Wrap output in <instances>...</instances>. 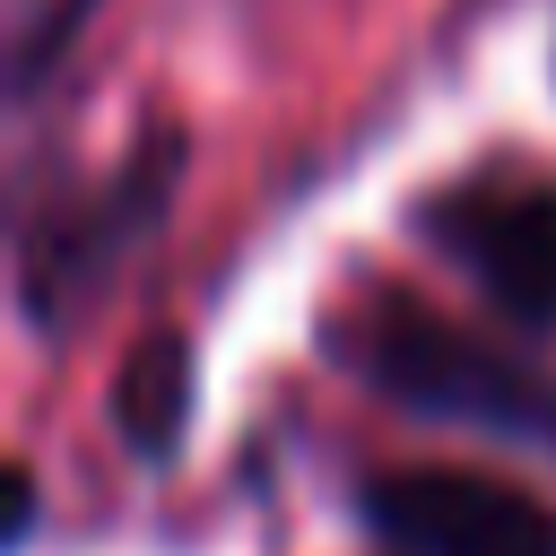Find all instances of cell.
<instances>
[{"label":"cell","instance_id":"cell-6","mask_svg":"<svg viewBox=\"0 0 556 556\" xmlns=\"http://www.w3.org/2000/svg\"><path fill=\"white\" fill-rule=\"evenodd\" d=\"M87 9H96V0H0V52H9V78H17V87L43 78L52 52L78 35Z\"/></svg>","mask_w":556,"mask_h":556},{"label":"cell","instance_id":"cell-5","mask_svg":"<svg viewBox=\"0 0 556 556\" xmlns=\"http://www.w3.org/2000/svg\"><path fill=\"white\" fill-rule=\"evenodd\" d=\"M182 408H191V356H182V339H148L122 365V391H113L122 443L130 452H165L182 434Z\"/></svg>","mask_w":556,"mask_h":556},{"label":"cell","instance_id":"cell-1","mask_svg":"<svg viewBox=\"0 0 556 556\" xmlns=\"http://www.w3.org/2000/svg\"><path fill=\"white\" fill-rule=\"evenodd\" d=\"M356 365H365L382 391H400V400H417V408H434V417H469V426H504V434L556 443V391L530 382V374H513L504 356L469 348V339L443 330L434 313H400V304H391L382 321L356 330Z\"/></svg>","mask_w":556,"mask_h":556},{"label":"cell","instance_id":"cell-2","mask_svg":"<svg viewBox=\"0 0 556 556\" xmlns=\"http://www.w3.org/2000/svg\"><path fill=\"white\" fill-rule=\"evenodd\" d=\"M365 530L391 556H556V504L486 469H382Z\"/></svg>","mask_w":556,"mask_h":556},{"label":"cell","instance_id":"cell-3","mask_svg":"<svg viewBox=\"0 0 556 556\" xmlns=\"http://www.w3.org/2000/svg\"><path fill=\"white\" fill-rule=\"evenodd\" d=\"M434 243L530 330H556V182L478 174L434 200Z\"/></svg>","mask_w":556,"mask_h":556},{"label":"cell","instance_id":"cell-4","mask_svg":"<svg viewBox=\"0 0 556 556\" xmlns=\"http://www.w3.org/2000/svg\"><path fill=\"white\" fill-rule=\"evenodd\" d=\"M156 191H165V174H156V165H130V182H122L113 200L70 208L61 226H43L35 252H26V295H35V304H61L70 287H96V269L122 252V235L148 226V200H156Z\"/></svg>","mask_w":556,"mask_h":556}]
</instances>
